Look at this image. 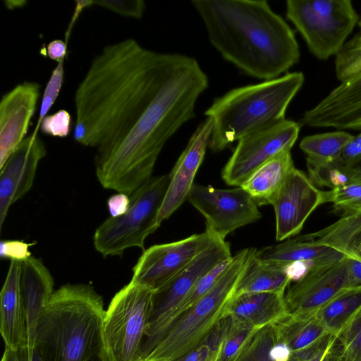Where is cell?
Masks as SVG:
<instances>
[{"mask_svg": "<svg viewBox=\"0 0 361 361\" xmlns=\"http://www.w3.org/2000/svg\"><path fill=\"white\" fill-rule=\"evenodd\" d=\"M208 78L193 57L128 38L105 46L76 88L74 140L94 148L103 188L130 195L169 139L195 116Z\"/></svg>", "mask_w": 361, "mask_h": 361, "instance_id": "cell-1", "label": "cell"}, {"mask_svg": "<svg viewBox=\"0 0 361 361\" xmlns=\"http://www.w3.org/2000/svg\"><path fill=\"white\" fill-rule=\"evenodd\" d=\"M209 42L244 73L270 80L300 59L295 33L265 0H192Z\"/></svg>", "mask_w": 361, "mask_h": 361, "instance_id": "cell-2", "label": "cell"}, {"mask_svg": "<svg viewBox=\"0 0 361 361\" xmlns=\"http://www.w3.org/2000/svg\"><path fill=\"white\" fill-rule=\"evenodd\" d=\"M102 297L87 284L54 291L37 320L33 346L44 361H92L100 357Z\"/></svg>", "mask_w": 361, "mask_h": 361, "instance_id": "cell-3", "label": "cell"}, {"mask_svg": "<svg viewBox=\"0 0 361 361\" xmlns=\"http://www.w3.org/2000/svg\"><path fill=\"white\" fill-rule=\"evenodd\" d=\"M304 82L302 72L288 73L215 98L204 112L213 123L209 149L221 152L246 135L285 120L288 106Z\"/></svg>", "mask_w": 361, "mask_h": 361, "instance_id": "cell-4", "label": "cell"}, {"mask_svg": "<svg viewBox=\"0 0 361 361\" xmlns=\"http://www.w3.org/2000/svg\"><path fill=\"white\" fill-rule=\"evenodd\" d=\"M255 251L245 248L232 256L214 287L162 331L142 361H178L200 346L224 313L228 312L238 280Z\"/></svg>", "mask_w": 361, "mask_h": 361, "instance_id": "cell-5", "label": "cell"}, {"mask_svg": "<svg viewBox=\"0 0 361 361\" xmlns=\"http://www.w3.org/2000/svg\"><path fill=\"white\" fill-rule=\"evenodd\" d=\"M154 290L133 280L112 298L102 327V361H142Z\"/></svg>", "mask_w": 361, "mask_h": 361, "instance_id": "cell-6", "label": "cell"}, {"mask_svg": "<svg viewBox=\"0 0 361 361\" xmlns=\"http://www.w3.org/2000/svg\"><path fill=\"white\" fill-rule=\"evenodd\" d=\"M170 182L169 174L152 177L130 195L128 210L106 219L95 231L93 244L104 257L121 256L133 247L145 250V240L159 226L158 215Z\"/></svg>", "mask_w": 361, "mask_h": 361, "instance_id": "cell-7", "label": "cell"}, {"mask_svg": "<svg viewBox=\"0 0 361 361\" xmlns=\"http://www.w3.org/2000/svg\"><path fill=\"white\" fill-rule=\"evenodd\" d=\"M286 18L320 60L336 56L360 18L350 0H288Z\"/></svg>", "mask_w": 361, "mask_h": 361, "instance_id": "cell-8", "label": "cell"}, {"mask_svg": "<svg viewBox=\"0 0 361 361\" xmlns=\"http://www.w3.org/2000/svg\"><path fill=\"white\" fill-rule=\"evenodd\" d=\"M300 127L299 122L285 119L240 139L222 169V179L230 186L241 187L268 161L283 152L290 151Z\"/></svg>", "mask_w": 361, "mask_h": 361, "instance_id": "cell-9", "label": "cell"}, {"mask_svg": "<svg viewBox=\"0 0 361 361\" xmlns=\"http://www.w3.org/2000/svg\"><path fill=\"white\" fill-rule=\"evenodd\" d=\"M187 200L204 217L206 229L224 240L262 218L259 206L242 187L221 189L195 183Z\"/></svg>", "mask_w": 361, "mask_h": 361, "instance_id": "cell-10", "label": "cell"}, {"mask_svg": "<svg viewBox=\"0 0 361 361\" xmlns=\"http://www.w3.org/2000/svg\"><path fill=\"white\" fill-rule=\"evenodd\" d=\"M220 240L205 229L203 233L178 241L152 245L143 251L133 267L131 280L154 291L184 269L199 254Z\"/></svg>", "mask_w": 361, "mask_h": 361, "instance_id": "cell-11", "label": "cell"}, {"mask_svg": "<svg viewBox=\"0 0 361 361\" xmlns=\"http://www.w3.org/2000/svg\"><path fill=\"white\" fill-rule=\"evenodd\" d=\"M348 257L311 270L287 288L284 294L288 315L307 317L315 313L345 288L355 286L348 271Z\"/></svg>", "mask_w": 361, "mask_h": 361, "instance_id": "cell-12", "label": "cell"}, {"mask_svg": "<svg viewBox=\"0 0 361 361\" xmlns=\"http://www.w3.org/2000/svg\"><path fill=\"white\" fill-rule=\"evenodd\" d=\"M324 203V191L294 167L271 204L276 216V240L281 241L298 234L312 212Z\"/></svg>", "mask_w": 361, "mask_h": 361, "instance_id": "cell-13", "label": "cell"}, {"mask_svg": "<svg viewBox=\"0 0 361 361\" xmlns=\"http://www.w3.org/2000/svg\"><path fill=\"white\" fill-rule=\"evenodd\" d=\"M231 257L229 243L220 240L199 254L169 281L154 290L145 334L157 326L185 298L202 276Z\"/></svg>", "mask_w": 361, "mask_h": 361, "instance_id": "cell-14", "label": "cell"}, {"mask_svg": "<svg viewBox=\"0 0 361 361\" xmlns=\"http://www.w3.org/2000/svg\"><path fill=\"white\" fill-rule=\"evenodd\" d=\"M39 135L27 136L0 168V228L10 207L32 188L39 161L46 155Z\"/></svg>", "mask_w": 361, "mask_h": 361, "instance_id": "cell-15", "label": "cell"}, {"mask_svg": "<svg viewBox=\"0 0 361 361\" xmlns=\"http://www.w3.org/2000/svg\"><path fill=\"white\" fill-rule=\"evenodd\" d=\"M299 123L310 127L361 130V73L340 82L306 111Z\"/></svg>", "mask_w": 361, "mask_h": 361, "instance_id": "cell-16", "label": "cell"}, {"mask_svg": "<svg viewBox=\"0 0 361 361\" xmlns=\"http://www.w3.org/2000/svg\"><path fill=\"white\" fill-rule=\"evenodd\" d=\"M209 118L200 123L170 172V182L159 212L158 222L169 219L188 200L212 133Z\"/></svg>", "mask_w": 361, "mask_h": 361, "instance_id": "cell-17", "label": "cell"}, {"mask_svg": "<svg viewBox=\"0 0 361 361\" xmlns=\"http://www.w3.org/2000/svg\"><path fill=\"white\" fill-rule=\"evenodd\" d=\"M40 94V85L25 81L3 95L0 102V168L27 137Z\"/></svg>", "mask_w": 361, "mask_h": 361, "instance_id": "cell-18", "label": "cell"}, {"mask_svg": "<svg viewBox=\"0 0 361 361\" xmlns=\"http://www.w3.org/2000/svg\"><path fill=\"white\" fill-rule=\"evenodd\" d=\"M21 262L11 261L0 293V331L5 349L28 346L26 315L20 290Z\"/></svg>", "mask_w": 361, "mask_h": 361, "instance_id": "cell-19", "label": "cell"}, {"mask_svg": "<svg viewBox=\"0 0 361 361\" xmlns=\"http://www.w3.org/2000/svg\"><path fill=\"white\" fill-rule=\"evenodd\" d=\"M20 282L26 315L28 347L32 348L37 320L54 293V279L42 261L31 256L21 262Z\"/></svg>", "mask_w": 361, "mask_h": 361, "instance_id": "cell-20", "label": "cell"}, {"mask_svg": "<svg viewBox=\"0 0 361 361\" xmlns=\"http://www.w3.org/2000/svg\"><path fill=\"white\" fill-rule=\"evenodd\" d=\"M255 256L262 262L281 265L308 260L334 262L348 257L334 248L314 242L307 234L256 250Z\"/></svg>", "mask_w": 361, "mask_h": 361, "instance_id": "cell-21", "label": "cell"}, {"mask_svg": "<svg viewBox=\"0 0 361 361\" xmlns=\"http://www.w3.org/2000/svg\"><path fill=\"white\" fill-rule=\"evenodd\" d=\"M284 294L285 292H261L233 295L228 312L240 320L257 325L284 319L288 315Z\"/></svg>", "mask_w": 361, "mask_h": 361, "instance_id": "cell-22", "label": "cell"}, {"mask_svg": "<svg viewBox=\"0 0 361 361\" xmlns=\"http://www.w3.org/2000/svg\"><path fill=\"white\" fill-rule=\"evenodd\" d=\"M294 167L290 151L283 152L259 168L241 187L251 195L259 207L271 205Z\"/></svg>", "mask_w": 361, "mask_h": 361, "instance_id": "cell-23", "label": "cell"}, {"mask_svg": "<svg viewBox=\"0 0 361 361\" xmlns=\"http://www.w3.org/2000/svg\"><path fill=\"white\" fill-rule=\"evenodd\" d=\"M307 235L314 242L361 262V208L344 212L336 222Z\"/></svg>", "mask_w": 361, "mask_h": 361, "instance_id": "cell-24", "label": "cell"}, {"mask_svg": "<svg viewBox=\"0 0 361 361\" xmlns=\"http://www.w3.org/2000/svg\"><path fill=\"white\" fill-rule=\"evenodd\" d=\"M255 253L241 274L233 295L261 292H285L291 283L285 265L262 262L255 256Z\"/></svg>", "mask_w": 361, "mask_h": 361, "instance_id": "cell-25", "label": "cell"}, {"mask_svg": "<svg viewBox=\"0 0 361 361\" xmlns=\"http://www.w3.org/2000/svg\"><path fill=\"white\" fill-rule=\"evenodd\" d=\"M361 311V286L343 289L316 313L329 333L337 336Z\"/></svg>", "mask_w": 361, "mask_h": 361, "instance_id": "cell-26", "label": "cell"}, {"mask_svg": "<svg viewBox=\"0 0 361 361\" xmlns=\"http://www.w3.org/2000/svg\"><path fill=\"white\" fill-rule=\"evenodd\" d=\"M277 331L279 341L288 345L292 352L305 349L330 334L316 314L307 317L288 315L283 319Z\"/></svg>", "mask_w": 361, "mask_h": 361, "instance_id": "cell-27", "label": "cell"}, {"mask_svg": "<svg viewBox=\"0 0 361 361\" xmlns=\"http://www.w3.org/2000/svg\"><path fill=\"white\" fill-rule=\"evenodd\" d=\"M354 135L345 130L309 135L302 138L300 149L307 158L319 162H329L341 157V153Z\"/></svg>", "mask_w": 361, "mask_h": 361, "instance_id": "cell-28", "label": "cell"}, {"mask_svg": "<svg viewBox=\"0 0 361 361\" xmlns=\"http://www.w3.org/2000/svg\"><path fill=\"white\" fill-rule=\"evenodd\" d=\"M307 168L309 178L317 186L328 187L331 190L345 186L356 178L360 166L346 165L341 157L329 162H319L309 159Z\"/></svg>", "mask_w": 361, "mask_h": 361, "instance_id": "cell-29", "label": "cell"}, {"mask_svg": "<svg viewBox=\"0 0 361 361\" xmlns=\"http://www.w3.org/2000/svg\"><path fill=\"white\" fill-rule=\"evenodd\" d=\"M357 25L358 31L350 40L345 42L336 56L335 71L340 82L361 73V18Z\"/></svg>", "mask_w": 361, "mask_h": 361, "instance_id": "cell-30", "label": "cell"}, {"mask_svg": "<svg viewBox=\"0 0 361 361\" xmlns=\"http://www.w3.org/2000/svg\"><path fill=\"white\" fill-rule=\"evenodd\" d=\"M353 181L341 188L324 191V203L332 202L340 214L361 208V166Z\"/></svg>", "mask_w": 361, "mask_h": 361, "instance_id": "cell-31", "label": "cell"}, {"mask_svg": "<svg viewBox=\"0 0 361 361\" xmlns=\"http://www.w3.org/2000/svg\"><path fill=\"white\" fill-rule=\"evenodd\" d=\"M337 338L343 361H361V311L341 330Z\"/></svg>", "mask_w": 361, "mask_h": 361, "instance_id": "cell-32", "label": "cell"}, {"mask_svg": "<svg viewBox=\"0 0 361 361\" xmlns=\"http://www.w3.org/2000/svg\"><path fill=\"white\" fill-rule=\"evenodd\" d=\"M64 59L57 62V65L52 71L51 76L46 85L43 92L39 115L32 132L33 134H38L41 122L47 115L49 109L56 102L63 82L64 77Z\"/></svg>", "mask_w": 361, "mask_h": 361, "instance_id": "cell-33", "label": "cell"}, {"mask_svg": "<svg viewBox=\"0 0 361 361\" xmlns=\"http://www.w3.org/2000/svg\"><path fill=\"white\" fill-rule=\"evenodd\" d=\"M272 329V328H271ZM263 330L249 341V345L243 351L237 361H272L269 357V350L278 339L277 330Z\"/></svg>", "mask_w": 361, "mask_h": 361, "instance_id": "cell-34", "label": "cell"}, {"mask_svg": "<svg viewBox=\"0 0 361 361\" xmlns=\"http://www.w3.org/2000/svg\"><path fill=\"white\" fill-rule=\"evenodd\" d=\"M71 126V114L65 109H60L44 118L39 130L52 137H66L69 135Z\"/></svg>", "mask_w": 361, "mask_h": 361, "instance_id": "cell-35", "label": "cell"}, {"mask_svg": "<svg viewBox=\"0 0 361 361\" xmlns=\"http://www.w3.org/2000/svg\"><path fill=\"white\" fill-rule=\"evenodd\" d=\"M96 5L109 9L121 16L140 19L142 17L146 6L142 0H99L92 1Z\"/></svg>", "mask_w": 361, "mask_h": 361, "instance_id": "cell-36", "label": "cell"}, {"mask_svg": "<svg viewBox=\"0 0 361 361\" xmlns=\"http://www.w3.org/2000/svg\"><path fill=\"white\" fill-rule=\"evenodd\" d=\"M28 244L20 240H2L0 243V257L2 259H9L23 262L31 257Z\"/></svg>", "mask_w": 361, "mask_h": 361, "instance_id": "cell-37", "label": "cell"}, {"mask_svg": "<svg viewBox=\"0 0 361 361\" xmlns=\"http://www.w3.org/2000/svg\"><path fill=\"white\" fill-rule=\"evenodd\" d=\"M341 159L349 166H357L361 164V133L354 136L341 153Z\"/></svg>", "mask_w": 361, "mask_h": 361, "instance_id": "cell-38", "label": "cell"}, {"mask_svg": "<svg viewBox=\"0 0 361 361\" xmlns=\"http://www.w3.org/2000/svg\"><path fill=\"white\" fill-rule=\"evenodd\" d=\"M249 332L250 330L246 329L227 340L224 344L223 353L220 357V361H228L233 357L247 337Z\"/></svg>", "mask_w": 361, "mask_h": 361, "instance_id": "cell-39", "label": "cell"}, {"mask_svg": "<svg viewBox=\"0 0 361 361\" xmlns=\"http://www.w3.org/2000/svg\"><path fill=\"white\" fill-rule=\"evenodd\" d=\"M130 196L118 192L107 200V205L111 216L116 217L123 214L128 209Z\"/></svg>", "mask_w": 361, "mask_h": 361, "instance_id": "cell-40", "label": "cell"}, {"mask_svg": "<svg viewBox=\"0 0 361 361\" xmlns=\"http://www.w3.org/2000/svg\"><path fill=\"white\" fill-rule=\"evenodd\" d=\"M67 41L54 39L47 46V54L52 60L60 61L67 55Z\"/></svg>", "mask_w": 361, "mask_h": 361, "instance_id": "cell-41", "label": "cell"}, {"mask_svg": "<svg viewBox=\"0 0 361 361\" xmlns=\"http://www.w3.org/2000/svg\"><path fill=\"white\" fill-rule=\"evenodd\" d=\"M1 361H32V350L28 346L16 350L4 349Z\"/></svg>", "mask_w": 361, "mask_h": 361, "instance_id": "cell-42", "label": "cell"}, {"mask_svg": "<svg viewBox=\"0 0 361 361\" xmlns=\"http://www.w3.org/2000/svg\"><path fill=\"white\" fill-rule=\"evenodd\" d=\"M292 351L285 343L278 341L270 349L269 357L272 361H288Z\"/></svg>", "mask_w": 361, "mask_h": 361, "instance_id": "cell-43", "label": "cell"}, {"mask_svg": "<svg viewBox=\"0 0 361 361\" xmlns=\"http://www.w3.org/2000/svg\"><path fill=\"white\" fill-rule=\"evenodd\" d=\"M321 361H343L342 347L337 336L328 348Z\"/></svg>", "mask_w": 361, "mask_h": 361, "instance_id": "cell-44", "label": "cell"}, {"mask_svg": "<svg viewBox=\"0 0 361 361\" xmlns=\"http://www.w3.org/2000/svg\"><path fill=\"white\" fill-rule=\"evenodd\" d=\"M348 271L354 286H361V262L348 257Z\"/></svg>", "mask_w": 361, "mask_h": 361, "instance_id": "cell-45", "label": "cell"}, {"mask_svg": "<svg viewBox=\"0 0 361 361\" xmlns=\"http://www.w3.org/2000/svg\"><path fill=\"white\" fill-rule=\"evenodd\" d=\"M209 348L206 346H199L178 361H206Z\"/></svg>", "mask_w": 361, "mask_h": 361, "instance_id": "cell-46", "label": "cell"}, {"mask_svg": "<svg viewBox=\"0 0 361 361\" xmlns=\"http://www.w3.org/2000/svg\"><path fill=\"white\" fill-rule=\"evenodd\" d=\"M92 361H102V360L101 357H97V358L94 359V360H92Z\"/></svg>", "mask_w": 361, "mask_h": 361, "instance_id": "cell-47", "label": "cell"}]
</instances>
